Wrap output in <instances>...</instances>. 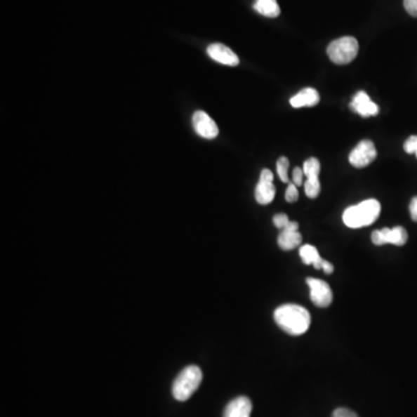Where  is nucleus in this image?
<instances>
[{
	"mask_svg": "<svg viewBox=\"0 0 417 417\" xmlns=\"http://www.w3.org/2000/svg\"><path fill=\"white\" fill-rule=\"evenodd\" d=\"M274 319L278 327L290 335H301L306 333L311 324V315L306 308L299 305H282L274 313Z\"/></svg>",
	"mask_w": 417,
	"mask_h": 417,
	"instance_id": "1",
	"label": "nucleus"
},
{
	"mask_svg": "<svg viewBox=\"0 0 417 417\" xmlns=\"http://www.w3.org/2000/svg\"><path fill=\"white\" fill-rule=\"evenodd\" d=\"M380 203L377 199H366L343 212V222L350 229H361L372 225L380 215Z\"/></svg>",
	"mask_w": 417,
	"mask_h": 417,
	"instance_id": "2",
	"label": "nucleus"
},
{
	"mask_svg": "<svg viewBox=\"0 0 417 417\" xmlns=\"http://www.w3.org/2000/svg\"><path fill=\"white\" fill-rule=\"evenodd\" d=\"M202 371L196 365L183 369L173 384V397L178 401H187L202 383Z\"/></svg>",
	"mask_w": 417,
	"mask_h": 417,
	"instance_id": "3",
	"label": "nucleus"
},
{
	"mask_svg": "<svg viewBox=\"0 0 417 417\" xmlns=\"http://www.w3.org/2000/svg\"><path fill=\"white\" fill-rule=\"evenodd\" d=\"M359 46L352 37H345L333 41L327 48V55L331 62L338 65L349 64L357 56Z\"/></svg>",
	"mask_w": 417,
	"mask_h": 417,
	"instance_id": "4",
	"label": "nucleus"
},
{
	"mask_svg": "<svg viewBox=\"0 0 417 417\" xmlns=\"http://www.w3.org/2000/svg\"><path fill=\"white\" fill-rule=\"evenodd\" d=\"M320 169H322V166L317 158H310L305 161L303 171H304L305 176H307V180L304 185L305 192L310 199H317L322 190V185L319 181Z\"/></svg>",
	"mask_w": 417,
	"mask_h": 417,
	"instance_id": "5",
	"label": "nucleus"
},
{
	"mask_svg": "<svg viewBox=\"0 0 417 417\" xmlns=\"http://www.w3.org/2000/svg\"><path fill=\"white\" fill-rule=\"evenodd\" d=\"M377 158V150L373 142L369 139L362 140L349 154V161L356 168H363L370 165Z\"/></svg>",
	"mask_w": 417,
	"mask_h": 417,
	"instance_id": "6",
	"label": "nucleus"
},
{
	"mask_svg": "<svg viewBox=\"0 0 417 417\" xmlns=\"http://www.w3.org/2000/svg\"><path fill=\"white\" fill-rule=\"evenodd\" d=\"M276 188L274 185V174L270 169H263L258 185L255 188V199L258 204L267 206L275 199Z\"/></svg>",
	"mask_w": 417,
	"mask_h": 417,
	"instance_id": "7",
	"label": "nucleus"
},
{
	"mask_svg": "<svg viewBox=\"0 0 417 417\" xmlns=\"http://www.w3.org/2000/svg\"><path fill=\"white\" fill-rule=\"evenodd\" d=\"M313 304L318 307H328L333 303V292L329 285L322 279L308 277L306 279Z\"/></svg>",
	"mask_w": 417,
	"mask_h": 417,
	"instance_id": "8",
	"label": "nucleus"
},
{
	"mask_svg": "<svg viewBox=\"0 0 417 417\" xmlns=\"http://www.w3.org/2000/svg\"><path fill=\"white\" fill-rule=\"evenodd\" d=\"M374 245L381 246L392 244L395 246L406 245L408 240V233L402 226H397L393 229H383L374 231L371 235Z\"/></svg>",
	"mask_w": 417,
	"mask_h": 417,
	"instance_id": "9",
	"label": "nucleus"
},
{
	"mask_svg": "<svg viewBox=\"0 0 417 417\" xmlns=\"http://www.w3.org/2000/svg\"><path fill=\"white\" fill-rule=\"evenodd\" d=\"M192 126L199 136L213 139L219 135V129L215 121L203 110H197L192 115Z\"/></svg>",
	"mask_w": 417,
	"mask_h": 417,
	"instance_id": "10",
	"label": "nucleus"
},
{
	"mask_svg": "<svg viewBox=\"0 0 417 417\" xmlns=\"http://www.w3.org/2000/svg\"><path fill=\"white\" fill-rule=\"evenodd\" d=\"M208 57L223 65H229V67H237L239 64V58L229 46H224L222 44H212L206 49Z\"/></svg>",
	"mask_w": 417,
	"mask_h": 417,
	"instance_id": "11",
	"label": "nucleus"
},
{
	"mask_svg": "<svg viewBox=\"0 0 417 417\" xmlns=\"http://www.w3.org/2000/svg\"><path fill=\"white\" fill-rule=\"evenodd\" d=\"M350 108L359 114L362 117H370V116L378 115L379 113V107L371 100L370 96L364 91L356 93V95L351 101Z\"/></svg>",
	"mask_w": 417,
	"mask_h": 417,
	"instance_id": "12",
	"label": "nucleus"
},
{
	"mask_svg": "<svg viewBox=\"0 0 417 417\" xmlns=\"http://www.w3.org/2000/svg\"><path fill=\"white\" fill-rule=\"evenodd\" d=\"M298 223L290 222L278 237V246L283 251H291L301 244V235L298 232Z\"/></svg>",
	"mask_w": 417,
	"mask_h": 417,
	"instance_id": "13",
	"label": "nucleus"
},
{
	"mask_svg": "<svg viewBox=\"0 0 417 417\" xmlns=\"http://www.w3.org/2000/svg\"><path fill=\"white\" fill-rule=\"evenodd\" d=\"M252 408V402L249 397H235L226 406L224 417H251Z\"/></svg>",
	"mask_w": 417,
	"mask_h": 417,
	"instance_id": "14",
	"label": "nucleus"
},
{
	"mask_svg": "<svg viewBox=\"0 0 417 417\" xmlns=\"http://www.w3.org/2000/svg\"><path fill=\"white\" fill-rule=\"evenodd\" d=\"M320 101V95H319L318 91L315 88H304L301 90L298 94H296L293 98L290 100L292 107L295 108H301V107H313L318 105Z\"/></svg>",
	"mask_w": 417,
	"mask_h": 417,
	"instance_id": "15",
	"label": "nucleus"
},
{
	"mask_svg": "<svg viewBox=\"0 0 417 417\" xmlns=\"http://www.w3.org/2000/svg\"><path fill=\"white\" fill-rule=\"evenodd\" d=\"M299 255L305 265H313L315 269H322L324 258L319 255L318 249H315V246H303L299 251Z\"/></svg>",
	"mask_w": 417,
	"mask_h": 417,
	"instance_id": "16",
	"label": "nucleus"
},
{
	"mask_svg": "<svg viewBox=\"0 0 417 417\" xmlns=\"http://www.w3.org/2000/svg\"><path fill=\"white\" fill-rule=\"evenodd\" d=\"M254 10L268 18H277L281 13L277 0H255Z\"/></svg>",
	"mask_w": 417,
	"mask_h": 417,
	"instance_id": "17",
	"label": "nucleus"
},
{
	"mask_svg": "<svg viewBox=\"0 0 417 417\" xmlns=\"http://www.w3.org/2000/svg\"><path fill=\"white\" fill-rule=\"evenodd\" d=\"M289 166H290V162H289V159L286 158V157H281V158L278 159L277 173L282 183H289Z\"/></svg>",
	"mask_w": 417,
	"mask_h": 417,
	"instance_id": "18",
	"label": "nucleus"
},
{
	"mask_svg": "<svg viewBox=\"0 0 417 417\" xmlns=\"http://www.w3.org/2000/svg\"><path fill=\"white\" fill-rule=\"evenodd\" d=\"M298 196L297 185H296L295 183H290V185H288V189H286V192H285V199H286L289 203H295L297 202Z\"/></svg>",
	"mask_w": 417,
	"mask_h": 417,
	"instance_id": "19",
	"label": "nucleus"
},
{
	"mask_svg": "<svg viewBox=\"0 0 417 417\" xmlns=\"http://www.w3.org/2000/svg\"><path fill=\"white\" fill-rule=\"evenodd\" d=\"M404 149L408 154H416L417 158V136H411L404 142Z\"/></svg>",
	"mask_w": 417,
	"mask_h": 417,
	"instance_id": "20",
	"label": "nucleus"
},
{
	"mask_svg": "<svg viewBox=\"0 0 417 417\" xmlns=\"http://www.w3.org/2000/svg\"><path fill=\"white\" fill-rule=\"evenodd\" d=\"M272 222L277 229L284 230L289 225L290 220H289L288 216L284 213H278V215L274 216Z\"/></svg>",
	"mask_w": 417,
	"mask_h": 417,
	"instance_id": "21",
	"label": "nucleus"
},
{
	"mask_svg": "<svg viewBox=\"0 0 417 417\" xmlns=\"http://www.w3.org/2000/svg\"><path fill=\"white\" fill-rule=\"evenodd\" d=\"M304 176L305 174L303 168H300V167H296V168L293 169V172H292V181H293L292 183H295L297 187L303 185V179H304Z\"/></svg>",
	"mask_w": 417,
	"mask_h": 417,
	"instance_id": "22",
	"label": "nucleus"
},
{
	"mask_svg": "<svg viewBox=\"0 0 417 417\" xmlns=\"http://www.w3.org/2000/svg\"><path fill=\"white\" fill-rule=\"evenodd\" d=\"M404 5L411 17L417 18V0H404Z\"/></svg>",
	"mask_w": 417,
	"mask_h": 417,
	"instance_id": "23",
	"label": "nucleus"
},
{
	"mask_svg": "<svg viewBox=\"0 0 417 417\" xmlns=\"http://www.w3.org/2000/svg\"><path fill=\"white\" fill-rule=\"evenodd\" d=\"M331 417H358L357 414H355L354 411L347 408H338L336 411L333 413Z\"/></svg>",
	"mask_w": 417,
	"mask_h": 417,
	"instance_id": "24",
	"label": "nucleus"
},
{
	"mask_svg": "<svg viewBox=\"0 0 417 417\" xmlns=\"http://www.w3.org/2000/svg\"><path fill=\"white\" fill-rule=\"evenodd\" d=\"M409 210H411V217L414 222H417V196L414 199H411V206H409Z\"/></svg>",
	"mask_w": 417,
	"mask_h": 417,
	"instance_id": "25",
	"label": "nucleus"
},
{
	"mask_svg": "<svg viewBox=\"0 0 417 417\" xmlns=\"http://www.w3.org/2000/svg\"><path fill=\"white\" fill-rule=\"evenodd\" d=\"M322 270H324V274L331 275V274H333V272H334V265H331V262L324 260V263H322Z\"/></svg>",
	"mask_w": 417,
	"mask_h": 417,
	"instance_id": "26",
	"label": "nucleus"
}]
</instances>
